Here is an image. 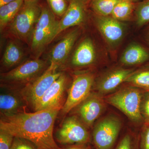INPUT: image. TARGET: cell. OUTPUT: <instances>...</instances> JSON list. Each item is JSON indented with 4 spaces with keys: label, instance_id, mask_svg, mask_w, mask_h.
<instances>
[{
    "label": "cell",
    "instance_id": "6da1fadb",
    "mask_svg": "<svg viewBox=\"0 0 149 149\" xmlns=\"http://www.w3.org/2000/svg\"><path fill=\"white\" fill-rule=\"evenodd\" d=\"M60 111L49 109L1 116L0 129L27 140L38 149H62L56 143L53 135L55 122Z\"/></svg>",
    "mask_w": 149,
    "mask_h": 149
},
{
    "label": "cell",
    "instance_id": "7a4b0ae2",
    "mask_svg": "<svg viewBox=\"0 0 149 149\" xmlns=\"http://www.w3.org/2000/svg\"><path fill=\"white\" fill-rule=\"evenodd\" d=\"M143 90L128 85L104 97L107 104L122 112L131 121L144 124L141 115V104Z\"/></svg>",
    "mask_w": 149,
    "mask_h": 149
},
{
    "label": "cell",
    "instance_id": "3957f363",
    "mask_svg": "<svg viewBox=\"0 0 149 149\" xmlns=\"http://www.w3.org/2000/svg\"><path fill=\"white\" fill-rule=\"evenodd\" d=\"M48 67L46 62L38 58L24 61L9 71L1 73V87L21 90L42 74Z\"/></svg>",
    "mask_w": 149,
    "mask_h": 149
},
{
    "label": "cell",
    "instance_id": "277c9868",
    "mask_svg": "<svg viewBox=\"0 0 149 149\" xmlns=\"http://www.w3.org/2000/svg\"><path fill=\"white\" fill-rule=\"evenodd\" d=\"M41 11L42 6L38 0H24L21 8L8 26L11 35L18 40L30 43Z\"/></svg>",
    "mask_w": 149,
    "mask_h": 149
},
{
    "label": "cell",
    "instance_id": "5b68a950",
    "mask_svg": "<svg viewBox=\"0 0 149 149\" xmlns=\"http://www.w3.org/2000/svg\"><path fill=\"white\" fill-rule=\"evenodd\" d=\"M55 14L47 6H42V11L30 41L31 50L38 55L56 37L58 22Z\"/></svg>",
    "mask_w": 149,
    "mask_h": 149
},
{
    "label": "cell",
    "instance_id": "8992f818",
    "mask_svg": "<svg viewBox=\"0 0 149 149\" xmlns=\"http://www.w3.org/2000/svg\"><path fill=\"white\" fill-rule=\"evenodd\" d=\"M122 127L116 116L109 114L97 120L93 125L92 139L95 149H111Z\"/></svg>",
    "mask_w": 149,
    "mask_h": 149
},
{
    "label": "cell",
    "instance_id": "52a82bcc",
    "mask_svg": "<svg viewBox=\"0 0 149 149\" xmlns=\"http://www.w3.org/2000/svg\"><path fill=\"white\" fill-rule=\"evenodd\" d=\"M95 79V73L89 71L74 76L68 91L66 102L59 112L61 117L64 119L70 112L90 95L93 91Z\"/></svg>",
    "mask_w": 149,
    "mask_h": 149
},
{
    "label": "cell",
    "instance_id": "ba28073f",
    "mask_svg": "<svg viewBox=\"0 0 149 149\" xmlns=\"http://www.w3.org/2000/svg\"><path fill=\"white\" fill-rule=\"evenodd\" d=\"M56 138L62 145L87 144L91 140V135L89 128L78 118L69 115L63 120Z\"/></svg>",
    "mask_w": 149,
    "mask_h": 149
},
{
    "label": "cell",
    "instance_id": "9c48e42d",
    "mask_svg": "<svg viewBox=\"0 0 149 149\" xmlns=\"http://www.w3.org/2000/svg\"><path fill=\"white\" fill-rule=\"evenodd\" d=\"M58 69L56 67L49 65L41 75L19 90L32 109L35 103L61 75L62 72H58Z\"/></svg>",
    "mask_w": 149,
    "mask_h": 149
},
{
    "label": "cell",
    "instance_id": "30bf717a",
    "mask_svg": "<svg viewBox=\"0 0 149 149\" xmlns=\"http://www.w3.org/2000/svg\"><path fill=\"white\" fill-rule=\"evenodd\" d=\"M106 104L103 96L93 91L68 114L75 116L88 128H92L104 111Z\"/></svg>",
    "mask_w": 149,
    "mask_h": 149
},
{
    "label": "cell",
    "instance_id": "8fae6325",
    "mask_svg": "<svg viewBox=\"0 0 149 149\" xmlns=\"http://www.w3.org/2000/svg\"><path fill=\"white\" fill-rule=\"evenodd\" d=\"M68 79L66 74L62 73L45 93L34 105L32 111H39L49 109L61 110L66 102L68 89Z\"/></svg>",
    "mask_w": 149,
    "mask_h": 149
},
{
    "label": "cell",
    "instance_id": "7c38bea8",
    "mask_svg": "<svg viewBox=\"0 0 149 149\" xmlns=\"http://www.w3.org/2000/svg\"><path fill=\"white\" fill-rule=\"evenodd\" d=\"M135 70L116 68L105 72L95 80L93 91L104 96L114 92Z\"/></svg>",
    "mask_w": 149,
    "mask_h": 149
},
{
    "label": "cell",
    "instance_id": "4fadbf2b",
    "mask_svg": "<svg viewBox=\"0 0 149 149\" xmlns=\"http://www.w3.org/2000/svg\"><path fill=\"white\" fill-rule=\"evenodd\" d=\"M89 4V0H70L66 11L58 22L56 37L70 27L79 26L85 22Z\"/></svg>",
    "mask_w": 149,
    "mask_h": 149
},
{
    "label": "cell",
    "instance_id": "5bb4252c",
    "mask_svg": "<svg viewBox=\"0 0 149 149\" xmlns=\"http://www.w3.org/2000/svg\"><path fill=\"white\" fill-rule=\"evenodd\" d=\"M93 16L96 27L108 45L113 47L118 45L125 33L121 22L111 16H100L93 13Z\"/></svg>",
    "mask_w": 149,
    "mask_h": 149
},
{
    "label": "cell",
    "instance_id": "9a60e30c",
    "mask_svg": "<svg viewBox=\"0 0 149 149\" xmlns=\"http://www.w3.org/2000/svg\"><path fill=\"white\" fill-rule=\"evenodd\" d=\"M1 116H9L26 111L27 102L19 90L1 87Z\"/></svg>",
    "mask_w": 149,
    "mask_h": 149
},
{
    "label": "cell",
    "instance_id": "2e32d148",
    "mask_svg": "<svg viewBox=\"0 0 149 149\" xmlns=\"http://www.w3.org/2000/svg\"><path fill=\"white\" fill-rule=\"evenodd\" d=\"M80 30L77 27L66 33L53 48L50 55L49 65L58 68L64 64L72 50Z\"/></svg>",
    "mask_w": 149,
    "mask_h": 149
},
{
    "label": "cell",
    "instance_id": "e0dca14e",
    "mask_svg": "<svg viewBox=\"0 0 149 149\" xmlns=\"http://www.w3.org/2000/svg\"><path fill=\"white\" fill-rule=\"evenodd\" d=\"M97 59V52L93 40L85 38L79 44L72 55L70 67L74 70L92 66Z\"/></svg>",
    "mask_w": 149,
    "mask_h": 149
},
{
    "label": "cell",
    "instance_id": "ac0fdd59",
    "mask_svg": "<svg viewBox=\"0 0 149 149\" xmlns=\"http://www.w3.org/2000/svg\"><path fill=\"white\" fill-rule=\"evenodd\" d=\"M120 61L121 64L127 66L146 64L149 63V50L137 43L131 44L123 53Z\"/></svg>",
    "mask_w": 149,
    "mask_h": 149
},
{
    "label": "cell",
    "instance_id": "d6986e66",
    "mask_svg": "<svg viewBox=\"0 0 149 149\" xmlns=\"http://www.w3.org/2000/svg\"><path fill=\"white\" fill-rule=\"evenodd\" d=\"M23 57L24 53L20 46L14 41H10L8 43L3 55L2 67L6 72L9 71L21 64Z\"/></svg>",
    "mask_w": 149,
    "mask_h": 149
},
{
    "label": "cell",
    "instance_id": "ffe728a7",
    "mask_svg": "<svg viewBox=\"0 0 149 149\" xmlns=\"http://www.w3.org/2000/svg\"><path fill=\"white\" fill-rule=\"evenodd\" d=\"M24 0H16L0 6V30L3 31L13 21Z\"/></svg>",
    "mask_w": 149,
    "mask_h": 149
},
{
    "label": "cell",
    "instance_id": "44dd1931",
    "mask_svg": "<svg viewBox=\"0 0 149 149\" xmlns=\"http://www.w3.org/2000/svg\"><path fill=\"white\" fill-rule=\"evenodd\" d=\"M125 83L145 91H149V63L142 68L135 70Z\"/></svg>",
    "mask_w": 149,
    "mask_h": 149
},
{
    "label": "cell",
    "instance_id": "7402d4cb",
    "mask_svg": "<svg viewBox=\"0 0 149 149\" xmlns=\"http://www.w3.org/2000/svg\"><path fill=\"white\" fill-rule=\"evenodd\" d=\"M136 4L130 0H120L111 16L120 22L129 20L133 15L135 16Z\"/></svg>",
    "mask_w": 149,
    "mask_h": 149
},
{
    "label": "cell",
    "instance_id": "603a6c76",
    "mask_svg": "<svg viewBox=\"0 0 149 149\" xmlns=\"http://www.w3.org/2000/svg\"><path fill=\"white\" fill-rule=\"evenodd\" d=\"M120 0H92L89 4L93 13L100 16H111Z\"/></svg>",
    "mask_w": 149,
    "mask_h": 149
},
{
    "label": "cell",
    "instance_id": "cb8c5ba5",
    "mask_svg": "<svg viewBox=\"0 0 149 149\" xmlns=\"http://www.w3.org/2000/svg\"><path fill=\"white\" fill-rule=\"evenodd\" d=\"M136 24L141 27L149 23V0L137 3L135 13Z\"/></svg>",
    "mask_w": 149,
    "mask_h": 149
},
{
    "label": "cell",
    "instance_id": "d4e9b609",
    "mask_svg": "<svg viewBox=\"0 0 149 149\" xmlns=\"http://www.w3.org/2000/svg\"><path fill=\"white\" fill-rule=\"evenodd\" d=\"M49 7L54 13L58 16H62L64 15L68 7L66 0L60 1H47Z\"/></svg>",
    "mask_w": 149,
    "mask_h": 149
},
{
    "label": "cell",
    "instance_id": "484cf974",
    "mask_svg": "<svg viewBox=\"0 0 149 149\" xmlns=\"http://www.w3.org/2000/svg\"><path fill=\"white\" fill-rule=\"evenodd\" d=\"M141 115L144 120V124L149 123V91H144L141 104Z\"/></svg>",
    "mask_w": 149,
    "mask_h": 149
},
{
    "label": "cell",
    "instance_id": "4316f807",
    "mask_svg": "<svg viewBox=\"0 0 149 149\" xmlns=\"http://www.w3.org/2000/svg\"><path fill=\"white\" fill-rule=\"evenodd\" d=\"M10 149H38L34 144L25 139L14 137Z\"/></svg>",
    "mask_w": 149,
    "mask_h": 149
},
{
    "label": "cell",
    "instance_id": "83f0119b",
    "mask_svg": "<svg viewBox=\"0 0 149 149\" xmlns=\"http://www.w3.org/2000/svg\"><path fill=\"white\" fill-rule=\"evenodd\" d=\"M140 149H149V123L143 124L140 136Z\"/></svg>",
    "mask_w": 149,
    "mask_h": 149
},
{
    "label": "cell",
    "instance_id": "f1b7e54d",
    "mask_svg": "<svg viewBox=\"0 0 149 149\" xmlns=\"http://www.w3.org/2000/svg\"><path fill=\"white\" fill-rule=\"evenodd\" d=\"M115 149H133V139L129 134H126L121 139Z\"/></svg>",
    "mask_w": 149,
    "mask_h": 149
},
{
    "label": "cell",
    "instance_id": "f546056e",
    "mask_svg": "<svg viewBox=\"0 0 149 149\" xmlns=\"http://www.w3.org/2000/svg\"><path fill=\"white\" fill-rule=\"evenodd\" d=\"M64 149H91V148L87 144H76L71 145Z\"/></svg>",
    "mask_w": 149,
    "mask_h": 149
},
{
    "label": "cell",
    "instance_id": "4dcf8cb0",
    "mask_svg": "<svg viewBox=\"0 0 149 149\" xmlns=\"http://www.w3.org/2000/svg\"><path fill=\"white\" fill-rule=\"evenodd\" d=\"M145 38L147 44L149 45V25L147 27L145 34Z\"/></svg>",
    "mask_w": 149,
    "mask_h": 149
},
{
    "label": "cell",
    "instance_id": "1f68e13d",
    "mask_svg": "<svg viewBox=\"0 0 149 149\" xmlns=\"http://www.w3.org/2000/svg\"><path fill=\"white\" fill-rule=\"evenodd\" d=\"M16 0H0V6Z\"/></svg>",
    "mask_w": 149,
    "mask_h": 149
},
{
    "label": "cell",
    "instance_id": "d6a6232c",
    "mask_svg": "<svg viewBox=\"0 0 149 149\" xmlns=\"http://www.w3.org/2000/svg\"><path fill=\"white\" fill-rule=\"evenodd\" d=\"M134 2L135 3H138L139 2L142 1H144V0H130Z\"/></svg>",
    "mask_w": 149,
    "mask_h": 149
},
{
    "label": "cell",
    "instance_id": "836d02e7",
    "mask_svg": "<svg viewBox=\"0 0 149 149\" xmlns=\"http://www.w3.org/2000/svg\"><path fill=\"white\" fill-rule=\"evenodd\" d=\"M91 1H92V0H89V3H90V2H91Z\"/></svg>",
    "mask_w": 149,
    "mask_h": 149
},
{
    "label": "cell",
    "instance_id": "e575fe53",
    "mask_svg": "<svg viewBox=\"0 0 149 149\" xmlns=\"http://www.w3.org/2000/svg\"></svg>",
    "mask_w": 149,
    "mask_h": 149
}]
</instances>
